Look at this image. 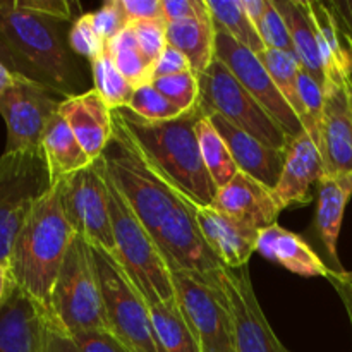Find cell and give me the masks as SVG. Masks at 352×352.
Masks as SVG:
<instances>
[{"label": "cell", "mask_w": 352, "mask_h": 352, "mask_svg": "<svg viewBox=\"0 0 352 352\" xmlns=\"http://www.w3.org/2000/svg\"><path fill=\"white\" fill-rule=\"evenodd\" d=\"M198 78L199 107L203 112L223 117L227 122L274 150H287L291 143L287 133L222 62L215 58Z\"/></svg>", "instance_id": "ba28073f"}, {"label": "cell", "mask_w": 352, "mask_h": 352, "mask_svg": "<svg viewBox=\"0 0 352 352\" xmlns=\"http://www.w3.org/2000/svg\"><path fill=\"white\" fill-rule=\"evenodd\" d=\"M206 6H208L215 26L222 28L237 43L256 55L267 50L258 34V30L248 19L243 6H241V0H206Z\"/></svg>", "instance_id": "f546056e"}, {"label": "cell", "mask_w": 352, "mask_h": 352, "mask_svg": "<svg viewBox=\"0 0 352 352\" xmlns=\"http://www.w3.org/2000/svg\"><path fill=\"white\" fill-rule=\"evenodd\" d=\"M212 206L258 232L277 223L280 213L270 189L244 172H237L229 184L217 191Z\"/></svg>", "instance_id": "7402d4cb"}, {"label": "cell", "mask_w": 352, "mask_h": 352, "mask_svg": "<svg viewBox=\"0 0 352 352\" xmlns=\"http://www.w3.org/2000/svg\"><path fill=\"white\" fill-rule=\"evenodd\" d=\"M74 237L62 206L60 186L55 184L28 215L9 260L14 285L40 305L47 315H50L52 289Z\"/></svg>", "instance_id": "277c9868"}, {"label": "cell", "mask_w": 352, "mask_h": 352, "mask_svg": "<svg viewBox=\"0 0 352 352\" xmlns=\"http://www.w3.org/2000/svg\"><path fill=\"white\" fill-rule=\"evenodd\" d=\"M120 2L129 24L136 21L165 19L162 0H120Z\"/></svg>", "instance_id": "7bdbcfd3"}, {"label": "cell", "mask_w": 352, "mask_h": 352, "mask_svg": "<svg viewBox=\"0 0 352 352\" xmlns=\"http://www.w3.org/2000/svg\"><path fill=\"white\" fill-rule=\"evenodd\" d=\"M12 284L14 282H12V277H10L9 265L0 263V306H2V302L6 301L7 294H9Z\"/></svg>", "instance_id": "c3c4849f"}, {"label": "cell", "mask_w": 352, "mask_h": 352, "mask_svg": "<svg viewBox=\"0 0 352 352\" xmlns=\"http://www.w3.org/2000/svg\"><path fill=\"white\" fill-rule=\"evenodd\" d=\"M349 93H351V109H352V81L349 82Z\"/></svg>", "instance_id": "f907efd6"}, {"label": "cell", "mask_w": 352, "mask_h": 352, "mask_svg": "<svg viewBox=\"0 0 352 352\" xmlns=\"http://www.w3.org/2000/svg\"><path fill=\"white\" fill-rule=\"evenodd\" d=\"M162 352H203L179 305H148Z\"/></svg>", "instance_id": "4316f807"}, {"label": "cell", "mask_w": 352, "mask_h": 352, "mask_svg": "<svg viewBox=\"0 0 352 352\" xmlns=\"http://www.w3.org/2000/svg\"><path fill=\"white\" fill-rule=\"evenodd\" d=\"M329 282L333 285L336 292L339 294L344 308H346L347 316H349L351 329H352V272H332L329 277Z\"/></svg>", "instance_id": "f6af8a7d"}, {"label": "cell", "mask_w": 352, "mask_h": 352, "mask_svg": "<svg viewBox=\"0 0 352 352\" xmlns=\"http://www.w3.org/2000/svg\"><path fill=\"white\" fill-rule=\"evenodd\" d=\"M89 71H91L93 88L102 96L105 105L112 112L127 109L136 88L120 74L112 58L107 55V52H103L100 57H96L89 64Z\"/></svg>", "instance_id": "1f68e13d"}, {"label": "cell", "mask_w": 352, "mask_h": 352, "mask_svg": "<svg viewBox=\"0 0 352 352\" xmlns=\"http://www.w3.org/2000/svg\"><path fill=\"white\" fill-rule=\"evenodd\" d=\"M167 41L188 58L196 74H203L215 60V23L212 14L167 23Z\"/></svg>", "instance_id": "484cf974"}, {"label": "cell", "mask_w": 352, "mask_h": 352, "mask_svg": "<svg viewBox=\"0 0 352 352\" xmlns=\"http://www.w3.org/2000/svg\"><path fill=\"white\" fill-rule=\"evenodd\" d=\"M47 313L12 284L0 306V352H43Z\"/></svg>", "instance_id": "ffe728a7"}, {"label": "cell", "mask_w": 352, "mask_h": 352, "mask_svg": "<svg viewBox=\"0 0 352 352\" xmlns=\"http://www.w3.org/2000/svg\"><path fill=\"white\" fill-rule=\"evenodd\" d=\"M329 3L352 43V0H332Z\"/></svg>", "instance_id": "bcb514c9"}, {"label": "cell", "mask_w": 352, "mask_h": 352, "mask_svg": "<svg viewBox=\"0 0 352 352\" xmlns=\"http://www.w3.org/2000/svg\"><path fill=\"white\" fill-rule=\"evenodd\" d=\"M69 45H71L72 52L88 64H91L96 57L105 52V41L96 33L89 12L79 14L78 19L71 24Z\"/></svg>", "instance_id": "e575fe53"}, {"label": "cell", "mask_w": 352, "mask_h": 352, "mask_svg": "<svg viewBox=\"0 0 352 352\" xmlns=\"http://www.w3.org/2000/svg\"><path fill=\"white\" fill-rule=\"evenodd\" d=\"M241 6H243L244 12H246L248 19L256 28L261 17H263L265 10H267L268 0H241Z\"/></svg>", "instance_id": "7dc6e473"}, {"label": "cell", "mask_w": 352, "mask_h": 352, "mask_svg": "<svg viewBox=\"0 0 352 352\" xmlns=\"http://www.w3.org/2000/svg\"><path fill=\"white\" fill-rule=\"evenodd\" d=\"M43 352H81L72 337L58 329L47 315V329H45Z\"/></svg>", "instance_id": "ee69618b"}, {"label": "cell", "mask_w": 352, "mask_h": 352, "mask_svg": "<svg viewBox=\"0 0 352 352\" xmlns=\"http://www.w3.org/2000/svg\"><path fill=\"white\" fill-rule=\"evenodd\" d=\"M14 79H16V74H14V72H10L9 69H7L6 65L0 62V96H2L3 93L10 88V86H12Z\"/></svg>", "instance_id": "681fc988"}, {"label": "cell", "mask_w": 352, "mask_h": 352, "mask_svg": "<svg viewBox=\"0 0 352 352\" xmlns=\"http://www.w3.org/2000/svg\"><path fill=\"white\" fill-rule=\"evenodd\" d=\"M127 110L148 122H164L184 116V112L168 102L153 85H144L134 89Z\"/></svg>", "instance_id": "d6a6232c"}, {"label": "cell", "mask_w": 352, "mask_h": 352, "mask_svg": "<svg viewBox=\"0 0 352 352\" xmlns=\"http://www.w3.org/2000/svg\"><path fill=\"white\" fill-rule=\"evenodd\" d=\"M222 285L232 320L236 352H292L289 351L268 323L254 294L248 267L223 268Z\"/></svg>", "instance_id": "5bb4252c"}, {"label": "cell", "mask_w": 352, "mask_h": 352, "mask_svg": "<svg viewBox=\"0 0 352 352\" xmlns=\"http://www.w3.org/2000/svg\"><path fill=\"white\" fill-rule=\"evenodd\" d=\"M91 248L102 287L107 330L131 352H162L144 296L112 254Z\"/></svg>", "instance_id": "52a82bcc"}, {"label": "cell", "mask_w": 352, "mask_h": 352, "mask_svg": "<svg viewBox=\"0 0 352 352\" xmlns=\"http://www.w3.org/2000/svg\"><path fill=\"white\" fill-rule=\"evenodd\" d=\"M256 30L261 41H263L265 48H268V50L294 54L292 38L287 30V24H285L284 17H282L280 10L277 9L274 0H268L267 10H265L263 17H261V21L258 23Z\"/></svg>", "instance_id": "d590c367"}, {"label": "cell", "mask_w": 352, "mask_h": 352, "mask_svg": "<svg viewBox=\"0 0 352 352\" xmlns=\"http://www.w3.org/2000/svg\"><path fill=\"white\" fill-rule=\"evenodd\" d=\"M186 71H192L188 58L177 48H174L172 45H167L165 50L160 54V57L153 64V81L155 79L165 78V76L181 74V72Z\"/></svg>", "instance_id": "b9f144b4"}, {"label": "cell", "mask_w": 352, "mask_h": 352, "mask_svg": "<svg viewBox=\"0 0 352 352\" xmlns=\"http://www.w3.org/2000/svg\"><path fill=\"white\" fill-rule=\"evenodd\" d=\"M327 175L352 174V109L349 82H327L316 134Z\"/></svg>", "instance_id": "9a60e30c"}, {"label": "cell", "mask_w": 352, "mask_h": 352, "mask_svg": "<svg viewBox=\"0 0 352 352\" xmlns=\"http://www.w3.org/2000/svg\"><path fill=\"white\" fill-rule=\"evenodd\" d=\"M263 65L267 67L268 74L274 79L275 86L284 96L285 102L291 105L299 120H305V109H302L301 98H299V71H301V64H299L298 57L294 54H287V52L278 50H265L263 54L258 55ZM305 127V126H302Z\"/></svg>", "instance_id": "4dcf8cb0"}, {"label": "cell", "mask_w": 352, "mask_h": 352, "mask_svg": "<svg viewBox=\"0 0 352 352\" xmlns=\"http://www.w3.org/2000/svg\"><path fill=\"white\" fill-rule=\"evenodd\" d=\"M191 210L203 239L222 267L230 270L248 267L256 251L258 230L220 212L215 206L192 203Z\"/></svg>", "instance_id": "2e32d148"}, {"label": "cell", "mask_w": 352, "mask_h": 352, "mask_svg": "<svg viewBox=\"0 0 352 352\" xmlns=\"http://www.w3.org/2000/svg\"><path fill=\"white\" fill-rule=\"evenodd\" d=\"M196 136H198L203 164H205L213 184L217 186V189L223 188L236 177L239 168H237L223 138L213 126L208 113H203L199 117L198 124H196Z\"/></svg>", "instance_id": "83f0119b"}, {"label": "cell", "mask_w": 352, "mask_h": 352, "mask_svg": "<svg viewBox=\"0 0 352 352\" xmlns=\"http://www.w3.org/2000/svg\"><path fill=\"white\" fill-rule=\"evenodd\" d=\"M325 175L322 153L308 133L294 138L285 150L280 181L272 191L278 210L313 201V186Z\"/></svg>", "instance_id": "ac0fdd59"}, {"label": "cell", "mask_w": 352, "mask_h": 352, "mask_svg": "<svg viewBox=\"0 0 352 352\" xmlns=\"http://www.w3.org/2000/svg\"><path fill=\"white\" fill-rule=\"evenodd\" d=\"M208 116L212 119L213 126L220 133V136L226 141L239 172H244L250 177H253L254 181L263 184L265 188L274 191L277 188L278 181H280V174L285 162V151L267 146L261 141H258L256 138L244 133L239 127L232 126L217 113H208Z\"/></svg>", "instance_id": "44dd1931"}, {"label": "cell", "mask_w": 352, "mask_h": 352, "mask_svg": "<svg viewBox=\"0 0 352 352\" xmlns=\"http://www.w3.org/2000/svg\"><path fill=\"white\" fill-rule=\"evenodd\" d=\"M52 188L41 150L0 155V263L9 265L21 227Z\"/></svg>", "instance_id": "9c48e42d"}, {"label": "cell", "mask_w": 352, "mask_h": 352, "mask_svg": "<svg viewBox=\"0 0 352 352\" xmlns=\"http://www.w3.org/2000/svg\"><path fill=\"white\" fill-rule=\"evenodd\" d=\"M71 24L0 0V62L60 98L88 91L91 71L69 45Z\"/></svg>", "instance_id": "7a4b0ae2"}, {"label": "cell", "mask_w": 352, "mask_h": 352, "mask_svg": "<svg viewBox=\"0 0 352 352\" xmlns=\"http://www.w3.org/2000/svg\"><path fill=\"white\" fill-rule=\"evenodd\" d=\"M256 251L267 260L301 277H322L329 280L332 274L305 237L284 229L278 223L258 232Z\"/></svg>", "instance_id": "603a6c76"}, {"label": "cell", "mask_w": 352, "mask_h": 352, "mask_svg": "<svg viewBox=\"0 0 352 352\" xmlns=\"http://www.w3.org/2000/svg\"><path fill=\"white\" fill-rule=\"evenodd\" d=\"M89 16H91V23L96 33L105 41V45L129 26L120 0H107L98 10L89 12Z\"/></svg>", "instance_id": "74e56055"}, {"label": "cell", "mask_w": 352, "mask_h": 352, "mask_svg": "<svg viewBox=\"0 0 352 352\" xmlns=\"http://www.w3.org/2000/svg\"><path fill=\"white\" fill-rule=\"evenodd\" d=\"M215 58L250 91L268 113L280 124L291 140L305 133L301 120L275 86L267 67L256 54L237 43L222 28L215 26Z\"/></svg>", "instance_id": "4fadbf2b"}, {"label": "cell", "mask_w": 352, "mask_h": 352, "mask_svg": "<svg viewBox=\"0 0 352 352\" xmlns=\"http://www.w3.org/2000/svg\"><path fill=\"white\" fill-rule=\"evenodd\" d=\"M105 52L112 58V62L119 69L120 74L134 88L153 82V64L148 62L144 55L141 54L140 47H138V40L131 26H127L116 38H112L105 45Z\"/></svg>", "instance_id": "f1b7e54d"}, {"label": "cell", "mask_w": 352, "mask_h": 352, "mask_svg": "<svg viewBox=\"0 0 352 352\" xmlns=\"http://www.w3.org/2000/svg\"><path fill=\"white\" fill-rule=\"evenodd\" d=\"M162 2H164V16L167 23L210 16L206 0H162Z\"/></svg>", "instance_id": "ab89813d"}, {"label": "cell", "mask_w": 352, "mask_h": 352, "mask_svg": "<svg viewBox=\"0 0 352 352\" xmlns=\"http://www.w3.org/2000/svg\"><path fill=\"white\" fill-rule=\"evenodd\" d=\"M58 113L67 120L82 150L93 162L103 157L113 140V112L95 88L60 102Z\"/></svg>", "instance_id": "d6986e66"}, {"label": "cell", "mask_w": 352, "mask_h": 352, "mask_svg": "<svg viewBox=\"0 0 352 352\" xmlns=\"http://www.w3.org/2000/svg\"><path fill=\"white\" fill-rule=\"evenodd\" d=\"M58 186L65 217L76 236L116 256L109 191L100 160L58 182Z\"/></svg>", "instance_id": "8fae6325"}, {"label": "cell", "mask_w": 352, "mask_h": 352, "mask_svg": "<svg viewBox=\"0 0 352 352\" xmlns=\"http://www.w3.org/2000/svg\"><path fill=\"white\" fill-rule=\"evenodd\" d=\"M48 318L69 336L107 330L93 248L81 236L74 237L65 254L52 289Z\"/></svg>", "instance_id": "8992f818"}, {"label": "cell", "mask_w": 352, "mask_h": 352, "mask_svg": "<svg viewBox=\"0 0 352 352\" xmlns=\"http://www.w3.org/2000/svg\"><path fill=\"white\" fill-rule=\"evenodd\" d=\"M16 2L21 9L40 14V16L54 17V19L65 21V23H74L78 19L72 12V3L65 2V0H16Z\"/></svg>", "instance_id": "60d3db41"}, {"label": "cell", "mask_w": 352, "mask_h": 352, "mask_svg": "<svg viewBox=\"0 0 352 352\" xmlns=\"http://www.w3.org/2000/svg\"><path fill=\"white\" fill-rule=\"evenodd\" d=\"M71 337L81 352H131L107 330H103V332H98V330L79 332Z\"/></svg>", "instance_id": "f35d334b"}, {"label": "cell", "mask_w": 352, "mask_h": 352, "mask_svg": "<svg viewBox=\"0 0 352 352\" xmlns=\"http://www.w3.org/2000/svg\"><path fill=\"white\" fill-rule=\"evenodd\" d=\"M105 181L107 191H109L113 241H116L113 258L119 261L133 284L140 289L148 305H157V302L177 305L167 260L158 250L157 243L146 232L140 219L134 215L131 206L127 205L122 192L116 188L107 174Z\"/></svg>", "instance_id": "5b68a950"}, {"label": "cell", "mask_w": 352, "mask_h": 352, "mask_svg": "<svg viewBox=\"0 0 352 352\" xmlns=\"http://www.w3.org/2000/svg\"><path fill=\"white\" fill-rule=\"evenodd\" d=\"M203 113L198 107L179 119L148 122L124 109L113 112V120L126 131L141 155L179 191L198 205L212 206L219 189L203 164L196 136V124Z\"/></svg>", "instance_id": "3957f363"}, {"label": "cell", "mask_w": 352, "mask_h": 352, "mask_svg": "<svg viewBox=\"0 0 352 352\" xmlns=\"http://www.w3.org/2000/svg\"><path fill=\"white\" fill-rule=\"evenodd\" d=\"M318 206L313 220V250L322 256L332 272H344L337 253L340 227H342L346 206L352 196V174L323 175L318 186Z\"/></svg>", "instance_id": "e0dca14e"}, {"label": "cell", "mask_w": 352, "mask_h": 352, "mask_svg": "<svg viewBox=\"0 0 352 352\" xmlns=\"http://www.w3.org/2000/svg\"><path fill=\"white\" fill-rule=\"evenodd\" d=\"M100 162L134 215L157 243L167 263L177 265L212 287L223 289L222 272L226 267L212 253L196 226L191 210L195 201L141 155L116 120L113 140Z\"/></svg>", "instance_id": "6da1fadb"}, {"label": "cell", "mask_w": 352, "mask_h": 352, "mask_svg": "<svg viewBox=\"0 0 352 352\" xmlns=\"http://www.w3.org/2000/svg\"><path fill=\"white\" fill-rule=\"evenodd\" d=\"M274 3L287 24L294 55L301 67L325 88V65L320 54L318 36L308 9V0H274Z\"/></svg>", "instance_id": "d4e9b609"}, {"label": "cell", "mask_w": 352, "mask_h": 352, "mask_svg": "<svg viewBox=\"0 0 352 352\" xmlns=\"http://www.w3.org/2000/svg\"><path fill=\"white\" fill-rule=\"evenodd\" d=\"M62 100L45 86L16 74L12 86L0 96V116L7 127L3 153L41 150L45 131Z\"/></svg>", "instance_id": "7c38bea8"}, {"label": "cell", "mask_w": 352, "mask_h": 352, "mask_svg": "<svg viewBox=\"0 0 352 352\" xmlns=\"http://www.w3.org/2000/svg\"><path fill=\"white\" fill-rule=\"evenodd\" d=\"M41 153L47 162L52 186L65 181L71 175L85 170L95 162L82 150L67 120L55 113L41 140Z\"/></svg>", "instance_id": "cb8c5ba5"}, {"label": "cell", "mask_w": 352, "mask_h": 352, "mask_svg": "<svg viewBox=\"0 0 352 352\" xmlns=\"http://www.w3.org/2000/svg\"><path fill=\"white\" fill-rule=\"evenodd\" d=\"M151 85L184 113L199 107V78L195 71L165 76V78L155 79Z\"/></svg>", "instance_id": "836d02e7"}, {"label": "cell", "mask_w": 352, "mask_h": 352, "mask_svg": "<svg viewBox=\"0 0 352 352\" xmlns=\"http://www.w3.org/2000/svg\"><path fill=\"white\" fill-rule=\"evenodd\" d=\"M168 265L175 299L191 325L203 352H236L232 320L223 289H215L203 278Z\"/></svg>", "instance_id": "30bf717a"}, {"label": "cell", "mask_w": 352, "mask_h": 352, "mask_svg": "<svg viewBox=\"0 0 352 352\" xmlns=\"http://www.w3.org/2000/svg\"><path fill=\"white\" fill-rule=\"evenodd\" d=\"M134 36L138 40L141 54L144 55L148 62L155 64L160 57L162 52L168 45L167 41V21L155 19V21H136L129 24Z\"/></svg>", "instance_id": "8d00e7d4"}]
</instances>
